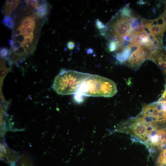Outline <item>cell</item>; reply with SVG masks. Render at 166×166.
Here are the masks:
<instances>
[{"label":"cell","instance_id":"obj_22","mask_svg":"<svg viewBox=\"0 0 166 166\" xmlns=\"http://www.w3.org/2000/svg\"><path fill=\"white\" fill-rule=\"evenodd\" d=\"M97 28L101 30L104 28L105 26L100 21L97 20L96 22Z\"/></svg>","mask_w":166,"mask_h":166},{"label":"cell","instance_id":"obj_29","mask_svg":"<svg viewBox=\"0 0 166 166\" xmlns=\"http://www.w3.org/2000/svg\"><path fill=\"white\" fill-rule=\"evenodd\" d=\"M30 17L33 21H35L36 20V17L35 15H31Z\"/></svg>","mask_w":166,"mask_h":166},{"label":"cell","instance_id":"obj_12","mask_svg":"<svg viewBox=\"0 0 166 166\" xmlns=\"http://www.w3.org/2000/svg\"><path fill=\"white\" fill-rule=\"evenodd\" d=\"M155 62L157 63L158 64L164 72L166 71V60H162L158 58Z\"/></svg>","mask_w":166,"mask_h":166},{"label":"cell","instance_id":"obj_2","mask_svg":"<svg viewBox=\"0 0 166 166\" xmlns=\"http://www.w3.org/2000/svg\"><path fill=\"white\" fill-rule=\"evenodd\" d=\"M90 74L70 70L62 69L54 78L52 88L58 94H75L81 82Z\"/></svg>","mask_w":166,"mask_h":166},{"label":"cell","instance_id":"obj_7","mask_svg":"<svg viewBox=\"0 0 166 166\" xmlns=\"http://www.w3.org/2000/svg\"><path fill=\"white\" fill-rule=\"evenodd\" d=\"M2 22L9 28L12 29L14 26L13 18L10 16H5Z\"/></svg>","mask_w":166,"mask_h":166},{"label":"cell","instance_id":"obj_6","mask_svg":"<svg viewBox=\"0 0 166 166\" xmlns=\"http://www.w3.org/2000/svg\"><path fill=\"white\" fill-rule=\"evenodd\" d=\"M42 2L41 4L34 8L35 15L39 18H43L48 13V4L47 2L45 1Z\"/></svg>","mask_w":166,"mask_h":166},{"label":"cell","instance_id":"obj_19","mask_svg":"<svg viewBox=\"0 0 166 166\" xmlns=\"http://www.w3.org/2000/svg\"><path fill=\"white\" fill-rule=\"evenodd\" d=\"M22 45V43L18 42H14L13 44V50L14 52Z\"/></svg>","mask_w":166,"mask_h":166},{"label":"cell","instance_id":"obj_11","mask_svg":"<svg viewBox=\"0 0 166 166\" xmlns=\"http://www.w3.org/2000/svg\"><path fill=\"white\" fill-rule=\"evenodd\" d=\"M157 134L159 136L161 144L166 143V131L162 129L158 130Z\"/></svg>","mask_w":166,"mask_h":166},{"label":"cell","instance_id":"obj_26","mask_svg":"<svg viewBox=\"0 0 166 166\" xmlns=\"http://www.w3.org/2000/svg\"><path fill=\"white\" fill-rule=\"evenodd\" d=\"M164 20L166 24V8H165V10L163 13L162 14Z\"/></svg>","mask_w":166,"mask_h":166},{"label":"cell","instance_id":"obj_10","mask_svg":"<svg viewBox=\"0 0 166 166\" xmlns=\"http://www.w3.org/2000/svg\"><path fill=\"white\" fill-rule=\"evenodd\" d=\"M13 4H10L7 1L6 2L3 11L4 12L5 16H10L11 15L13 10L12 8Z\"/></svg>","mask_w":166,"mask_h":166},{"label":"cell","instance_id":"obj_13","mask_svg":"<svg viewBox=\"0 0 166 166\" xmlns=\"http://www.w3.org/2000/svg\"><path fill=\"white\" fill-rule=\"evenodd\" d=\"M15 54L17 56H21L26 53L25 49L22 45L21 47L14 52Z\"/></svg>","mask_w":166,"mask_h":166},{"label":"cell","instance_id":"obj_14","mask_svg":"<svg viewBox=\"0 0 166 166\" xmlns=\"http://www.w3.org/2000/svg\"><path fill=\"white\" fill-rule=\"evenodd\" d=\"M117 45L115 42L113 41L110 42L109 45V49L110 51H114L117 49Z\"/></svg>","mask_w":166,"mask_h":166},{"label":"cell","instance_id":"obj_15","mask_svg":"<svg viewBox=\"0 0 166 166\" xmlns=\"http://www.w3.org/2000/svg\"><path fill=\"white\" fill-rule=\"evenodd\" d=\"M26 2L28 4L34 7V8L36 6L39 5V2L38 0H25Z\"/></svg>","mask_w":166,"mask_h":166},{"label":"cell","instance_id":"obj_21","mask_svg":"<svg viewBox=\"0 0 166 166\" xmlns=\"http://www.w3.org/2000/svg\"><path fill=\"white\" fill-rule=\"evenodd\" d=\"M35 25L34 24L31 25L30 26L27 28L26 30L28 34H30L33 33L35 28Z\"/></svg>","mask_w":166,"mask_h":166},{"label":"cell","instance_id":"obj_30","mask_svg":"<svg viewBox=\"0 0 166 166\" xmlns=\"http://www.w3.org/2000/svg\"><path fill=\"white\" fill-rule=\"evenodd\" d=\"M27 4L26 3V1L24 2L22 4V6L24 8H26L27 7Z\"/></svg>","mask_w":166,"mask_h":166},{"label":"cell","instance_id":"obj_17","mask_svg":"<svg viewBox=\"0 0 166 166\" xmlns=\"http://www.w3.org/2000/svg\"><path fill=\"white\" fill-rule=\"evenodd\" d=\"M18 29L21 31V34L24 35L25 37H26L29 34H28L27 31V28L22 25H20L18 27Z\"/></svg>","mask_w":166,"mask_h":166},{"label":"cell","instance_id":"obj_25","mask_svg":"<svg viewBox=\"0 0 166 166\" xmlns=\"http://www.w3.org/2000/svg\"><path fill=\"white\" fill-rule=\"evenodd\" d=\"M162 98L163 100H164L166 101V84L165 86V89L164 91V93L162 96Z\"/></svg>","mask_w":166,"mask_h":166},{"label":"cell","instance_id":"obj_18","mask_svg":"<svg viewBox=\"0 0 166 166\" xmlns=\"http://www.w3.org/2000/svg\"><path fill=\"white\" fill-rule=\"evenodd\" d=\"M9 52V50L7 48H2L0 50L1 55L3 57H6L8 54Z\"/></svg>","mask_w":166,"mask_h":166},{"label":"cell","instance_id":"obj_27","mask_svg":"<svg viewBox=\"0 0 166 166\" xmlns=\"http://www.w3.org/2000/svg\"><path fill=\"white\" fill-rule=\"evenodd\" d=\"M21 34V31L18 28L15 31V32L14 33V34H15L14 36H16Z\"/></svg>","mask_w":166,"mask_h":166},{"label":"cell","instance_id":"obj_24","mask_svg":"<svg viewBox=\"0 0 166 166\" xmlns=\"http://www.w3.org/2000/svg\"><path fill=\"white\" fill-rule=\"evenodd\" d=\"M19 2V0H14V3L12 4V8L13 10H14L16 9Z\"/></svg>","mask_w":166,"mask_h":166},{"label":"cell","instance_id":"obj_28","mask_svg":"<svg viewBox=\"0 0 166 166\" xmlns=\"http://www.w3.org/2000/svg\"><path fill=\"white\" fill-rule=\"evenodd\" d=\"M13 40L12 39H10L9 40V44L11 46V47H12V46L13 45V44L14 43L13 42Z\"/></svg>","mask_w":166,"mask_h":166},{"label":"cell","instance_id":"obj_4","mask_svg":"<svg viewBox=\"0 0 166 166\" xmlns=\"http://www.w3.org/2000/svg\"><path fill=\"white\" fill-rule=\"evenodd\" d=\"M147 124L148 123L143 117H139L134 120L131 129L135 135L144 140L147 135L146 129Z\"/></svg>","mask_w":166,"mask_h":166},{"label":"cell","instance_id":"obj_31","mask_svg":"<svg viewBox=\"0 0 166 166\" xmlns=\"http://www.w3.org/2000/svg\"><path fill=\"white\" fill-rule=\"evenodd\" d=\"M164 117L165 119V121L166 120V112H165L164 113Z\"/></svg>","mask_w":166,"mask_h":166},{"label":"cell","instance_id":"obj_16","mask_svg":"<svg viewBox=\"0 0 166 166\" xmlns=\"http://www.w3.org/2000/svg\"><path fill=\"white\" fill-rule=\"evenodd\" d=\"M25 37L23 35L21 34L14 38V42H18L21 43H22L24 42Z\"/></svg>","mask_w":166,"mask_h":166},{"label":"cell","instance_id":"obj_23","mask_svg":"<svg viewBox=\"0 0 166 166\" xmlns=\"http://www.w3.org/2000/svg\"><path fill=\"white\" fill-rule=\"evenodd\" d=\"M74 46V44L72 42H69L67 44V47L70 49H72Z\"/></svg>","mask_w":166,"mask_h":166},{"label":"cell","instance_id":"obj_5","mask_svg":"<svg viewBox=\"0 0 166 166\" xmlns=\"http://www.w3.org/2000/svg\"><path fill=\"white\" fill-rule=\"evenodd\" d=\"M144 27L147 29L150 33L155 37L163 35L166 29L161 27L158 25H153L151 24L150 20H147Z\"/></svg>","mask_w":166,"mask_h":166},{"label":"cell","instance_id":"obj_1","mask_svg":"<svg viewBox=\"0 0 166 166\" xmlns=\"http://www.w3.org/2000/svg\"><path fill=\"white\" fill-rule=\"evenodd\" d=\"M115 83L112 80L98 75L91 74L81 84L74 98L78 102L84 96L111 97L117 92Z\"/></svg>","mask_w":166,"mask_h":166},{"label":"cell","instance_id":"obj_8","mask_svg":"<svg viewBox=\"0 0 166 166\" xmlns=\"http://www.w3.org/2000/svg\"><path fill=\"white\" fill-rule=\"evenodd\" d=\"M34 24H35V21H33L30 17L27 16L22 20L20 25L26 28H28Z\"/></svg>","mask_w":166,"mask_h":166},{"label":"cell","instance_id":"obj_3","mask_svg":"<svg viewBox=\"0 0 166 166\" xmlns=\"http://www.w3.org/2000/svg\"><path fill=\"white\" fill-rule=\"evenodd\" d=\"M121 16L111 25L110 32L113 38V40L111 41H117L124 36L129 35L132 31L131 20L121 15Z\"/></svg>","mask_w":166,"mask_h":166},{"label":"cell","instance_id":"obj_9","mask_svg":"<svg viewBox=\"0 0 166 166\" xmlns=\"http://www.w3.org/2000/svg\"><path fill=\"white\" fill-rule=\"evenodd\" d=\"M121 15L126 17H130L132 13V10L127 6H125L121 9L119 11Z\"/></svg>","mask_w":166,"mask_h":166},{"label":"cell","instance_id":"obj_20","mask_svg":"<svg viewBox=\"0 0 166 166\" xmlns=\"http://www.w3.org/2000/svg\"><path fill=\"white\" fill-rule=\"evenodd\" d=\"M33 39V38L29 36L25 37L24 42L26 44L29 45L32 42Z\"/></svg>","mask_w":166,"mask_h":166}]
</instances>
